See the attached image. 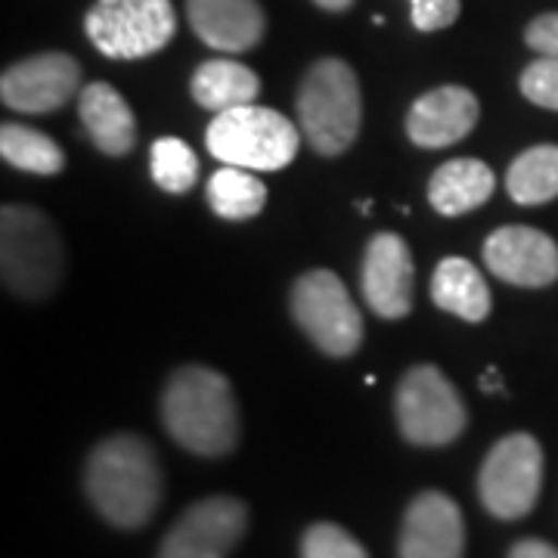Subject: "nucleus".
<instances>
[{
	"mask_svg": "<svg viewBox=\"0 0 558 558\" xmlns=\"http://www.w3.org/2000/svg\"><path fill=\"white\" fill-rule=\"evenodd\" d=\"M84 490L109 524L143 527L161 502V469L156 450L140 435L100 440L84 465Z\"/></svg>",
	"mask_w": 558,
	"mask_h": 558,
	"instance_id": "1",
	"label": "nucleus"
},
{
	"mask_svg": "<svg viewBox=\"0 0 558 558\" xmlns=\"http://www.w3.org/2000/svg\"><path fill=\"white\" fill-rule=\"evenodd\" d=\"M161 422L183 450L218 459L240 444V410L227 376L208 366H180L161 395Z\"/></svg>",
	"mask_w": 558,
	"mask_h": 558,
	"instance_id": "2",
	"label": "nucleus"
},
{
	"mask_svg": "<svg viewBox=\"0 0 558 558\" xmlns=\"http://www.w3.org/2000/svg\"><path fill=\"white\" fill-rule=\"evenodd\" d=\"M295 112L301 137L314 146V153L326 159L341 156L357 140L363 121V97L354 69L336 57L314 62L301 78Z\"/></svg>",
	"mask_w": 558,
	"mask_h": 558,
	"instance_id": "3",
	"label": "nucleus"
},
{
	"mask_svg": "<svg viewBox=\"0 0 558 558\" xmlns=\"http://www.w3.org/2000/svg\"><path fill=\"white\" fill-rule=\"evenodd\" d=\"M0 274L20 299H47L62 279V240L40 208L7 205L0 211Z\"/></svg>",
	"mask_w": 558,
	"mask_h": 558,
	"instance_id": "4",
	"label": "nucleus"
},
{
	"mask_svg": "<svg viewBox=\"0 0 558 558\" xmlns=\"http://www.w3.org/2000/svg\"><path fill=\"white\" fill-rule=\"evenodd\" d=\"M208 153L245 171H279L299 156L301 131L270 106H240L220 112L205 131Z\"/></svg>",
	"mask_w": 558,
	"mask_h": 558,
	"instance_id": "5",
	"label": "nucleus"
},
{
	"mask_svg": "<svg viewBox=\"0 0 558 558\" xmlns=\"http://www.w3.org/2000/svg\"><path fill=\"white\" fill-rule=\"evenodd\" d=\"M84 32L109 60H143L178 35V13L171 0H97L84 16Z\"/></svg>",
	"mask_w": 558,
	"mask_h": 558,
	"instance_id": "6",
	"label": "nucleus"
},
{
	"mask_svg": "<svg viewBox=\"0 0 558 558\" xmlns=\"http://www.w3.org/2000/svg\"><path fill=\"white\" fill-rule=\"evenodd\" d=\"M292 317L329 357H351L363 344V317L332 270H307L292 286Z\"/></svg>",
	"mask_w": 558,
	"mask_h": 558,
	"instance_id": "7",
	"label": "nucleus"
},
{
	"mask_svg": "<svg viewBox=\"0 0 558 558\" xmlns=\"http://www.w3.org/2000/svg\"><path fill=\"white\" fill-rule=\"evenodd\" d=\"M395 413L403 440L416 447H444L465 432V403L438 366H413L395 395Z\"/></svg>",
	"mask_w": 558,
	"mask_h": 558,
	"instance_id": "8",
	"label": "nucleus"
},
{
	"mask_svg": "<svg viewBox=\"0 0 558 558\" xmlns=\"http://www.w3.org/2000/svg\"><path fill=\"white\" fill-rule=\"evenodd\" d=\"M543 487V450L534 435L515 432L494 444L478 472V497L484 509L502 521L524 519Z\"/></svg>",
	"mask_w": 558,
	"mask_h": 558,
	"instance_id": "9",
	"label": "nucleus"
},
{
	"mask_svg": "<svg viewBox=\"0 0 558 558\" xmlns=\"http://www.w3.org/2000/svg\"><path fill=\"white\" fill-rule=\"evenodd\" d=\"M248 527L245 502L208 497L193 502L161 539L159 558H227Z\"/></svg>",
	"mask_w": 558,
	"mask_h": 558,
	"instance_id": "10",
	"label": "nucleus"
},
{
	"mask_svg": "<svg viewBox=\"0 0 558 558\" xmlns=\"http://www.w3.org/2000/svg\"><path fill=\"white\" fill-rule=\"evenodd\" d=\"M81 94V69L69 53H38L16 62L0 78V100L13 112L50 116Z\"/></svg>",
	"mask_w": 558,
	"mask_h": 558,
	"instance_id": "11",
	"label": "nucleus"
},
{
	"mask_svg": "<svg viewBox=\"0 0 558 558\" xmlns=\"http://www.w3.org/2000/svg\"><path fill=\"white\" fill-rule=\"evenodd\" d=\"M481 252L487 270L509 286L546 289L558 279V245L534 227H499Z\"/></svg>",
	"mask_w": 558,
	"mask_h": 558,
	"instance_id": "12",
	"label": "nucleus"
},
{
	"mask_svg": "<svg viewBox=\"0 0 558 558\" xmlns=\"http://www.w3.org/2000/svg\"><path fill=\"white\" fill-rule=\"evenodd\" d=\"M413 255L398 233H379L366 245L360 289L373 314L381 319H400L413 307Z\"/></svg>",
	"mask_w": 558,
	"mask_h": 558,
	"instance_id": "13",
	"label": "nucleus"
},
{
	"mask_svg": "<svg viewBox=\"0 0 558 558\" xmlns=\"http://www.w3.org/2000/svg\"><path fill=\"white\" fill-rule=\"evenodd\" d=\"M465 524L453 499L440 490L418 494L400 524L398 558H462Z\"/></svg>",
	"mask_w": 558,
	"mask_h": 558,
	"instance_id": "14",
	"label": "nucleus"
},
{
	"mask_svg": "<svg viewBox=\"0 0 558 558\" xmlns=\"http://www.w3.org/2000/svg\"><path fill=\"white\" fill-rule=\"evenodd\" d=\"M478 97L469 87L444 84L422 94L407 112V137L422 149H444L472 134L478 124Z\"/></svg>",
	"mask_w": 558,
	"mask_h": 558,
	"instance_id": "15",
	"label": "nucleus"
},
{
	"mask_svg": "<svg viewBox=\"0 0 558 558\" xmlns=\"http://www.w3.org/2000/svg\"><path fill=\"white\" fill-rule=\"evenodd\" d=\"M186 20L202 44L220 53H245L264 38L258 0H186Z\"/></svg>",
	"mask_w": 558,
	"mask_h": 558,
	"instance_id": "16",
	"label": "nucleus"
},
{
	"mask_svg": "<svg viewBox=\"0 0 558 558\" xmlns=\"http://www.w3.org/2000/svg\"><path fill=\"white\" fill-rule=\"evenodd\" d=\"M78 116L87 137L94 140V146L102 156L121 159L134 149L137 140V121L128 100L119 90L106 81H94L87 87H81L78 94Z\"/></svg>",
	"mask_w": 558,
	"mask_h": 558,
	"instance_id": "17",
	"label": "nucleus"
},
{
	"mask_svg": "<svg viewBox=\"0 0 558 558\" xmlns=\"http://www.w3.org/2000/svg\"><path fill=\"white\" fill-rule=\"evenodd\" d=\"M497 178L481 159H450L428 180V205L444 218H459L494 196Z\"/></svg>",
	"mask_w": 558,
	"mask_h": 558,
	"instance_id": "18",
	"label": "nucleus"
},
{
	"mask_svg": "<svg viewBox=\"0 0 558 558\" xmlns=\"http://www.w3.org/2000/svg\"><path fill=\"white\" fill-rule=\"evenodd\" d=\"M432 301L440 311L465 319V323H484L490 317V289L472 260L450 255L435 267L432 274Z\"/></svg>",
	"mask_w": 558,
	"mask_h": 558,
	"instance_id": "19",
	"label": "nucleus"
},
{
	"mask_svg": "<svg viewBox=\"0 0 558 558\" xmlns=\"http://www.w3.org/2000/svg\"><path fill=\"white\" fill-rule=\"evenodd\" d=\"M193 100L208 112H230L240 106H252L260 94V78L236 60H208L190 78Z\"/></svg>",
	"mask_w": 558,
	"mask_h": 558,
	"instance_id": "20",
	"label": "nucleus"
},
{
	"mask_svg": "<svg viewBox=\"0 0 558 558\" xmlns=\"http://www.w3.org/2000/svg\"><path fill=\"white\" fill-rule=\"evenodd\" d=\"M205 202L223 220L258 218L267 205V186L252 171L223 165L205 183Z\"/></svg>",
	"mask_w": 558,
	"mask_h": 558,
	"instance_id": "21",
	"label": "nucleus"
},
{
	"mask_svg": "<svg viewBox=\"0 0 558 558\" xmlns=\"http://www.w3.org/2000/svg\"><path fill=\"white\" fill-rule=\"evenodd\" d=\"M506 190L519 205H543L558 196V146L539 143L524 149L506 171Z\"/></svg>",
	"mask_w": 558,
	"mask_h": 558,
	"instance_id": "22",
	"label": "nucleus"
},
{
	"mask_svg": "<svg viewBox=\"0 0 558 558\" xmlns=\"http://www.w3.org/2000/svg\"><path fill=\"white\" fill-rule=\"evenodd\" d=\"M0 156L10 168L40 174V178H53L65 168V156L53 143V137H47L38 128L16 124V121H7L0 128Z\"/></svg>",
	"mask_w": 558,
	"mask_h": 558,
	"instance_id": "23",
	"label": "nucleus"
},
{
	"mask_svg": "<svg viewBox=\"0 0 558 558\" xmlns=\"http://www.w3.org/2000/svg\"><path fill=\"white\" fill-rule=\"evenodd\" d=\"M153 180L165 193H190L199 180V159L196 153L178 137H159L153 143Z\"/></svg>",
	"mask_w": 558,
	"mask_h": 558,
	"instance_id": "24",
	"label": "nucleus"
},
{
	"mask_svg": "<svg viewBox=\"0 0 558 558\" xmlns=\"http://www.w3.org/2000/svg\"><path fill=\"white\" fill-rule=\"evenodd\" d=\"M301 558H369L366 549L360 546L344 527L332 521L311 524L301 537Z\"/></svg>",
	"mask_w": 558,
	"mask_h": 558,
	"instance_id": "25",
	"label": "nucleus"
},
{
	"mask_svg": "<svg viewBox=\"0 0 558 558\" xmlns=\"http://www.w3.org/2000/svg\"><path fill=\"white\" fill-rule=\"evenodd\" d=\"M521 94L539 109L558 112V57H539L521 72Z\"/></svg>",
	"mask_w": 558,
	"mask_h": 558,
	"instance_id": "26",
	"label": "nucleus"
},
{
	"mask_svg": "<svg viewBox=\"0 0 558 558\" xmlns=\"http://www.w3.org/2000/svg\"><path fill=\"white\" fill-rule=\"evenodd\" d=\"M462 0H410L413 25L418 32H440L459 20Z\"/></svg>",
	"mask_w": 558,
	"mask_h": 558,
	"instance_id": "27",
	"label": "nucleus"
},
{
	"mask_svg": "<svg viewBox=\"0 0 558 558\" xmlns=\"http://www.w3.org/2000/svg\"><path fill=\"white\" fill-rule=\"evenodd\" d=\"M527 47L537 57H558V13H543L524 32Z\"/></svg>",
	"mask_w": 558,
	"mask_h": 558,
	"instance_id": "28",
	"label": "nucleus"
},
{
	"mask_svg": "<svg viewBox=\"0 0 558 558\" xmlns=\"http://www.w3.org/2000/svg\"><path fill=\"white\" fill-rule=\"evenodd\" d=\"M509 558H558V549L546 539H519L509 549Z\"/></svg>",
	"mask_w": 558,
	"mask_h": 558,
	"instance_id": "29",
	"label": "nucleus"
},
{
	"mask_svg": "<svg viewBox=\"0 0 558 558\" xmlns=\"http://www.w3.org/2000/svg\"><path fill=\"white\" fill-rule=\"evenodd\" d=\"M317 7H323V10H329V13H344L354 0H314Z\"/></svg>",
	"mask_w": 558,
	"mask_h": 558,
	"instance_id": "30",
	"label": "nucleus"
}]
</instances>
